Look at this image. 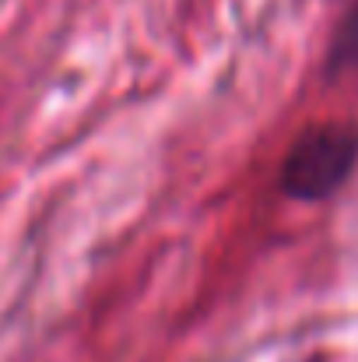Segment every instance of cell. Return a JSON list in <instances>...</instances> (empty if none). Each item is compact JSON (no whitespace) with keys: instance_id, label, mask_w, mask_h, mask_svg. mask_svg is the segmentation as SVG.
Instances as JSON below:
<instances>
[{"instance_id":"obj_2","label":"cell","mask_w":358,"mask_h":362,"mask_svg":"<svg viewBox=\"0 0 358 362\" xmlns=\"http://www.w3.org/2000/svg\"><path fill=\"white\" fill-rule=\"evenodd\" d=\"M330 71H352L358 67V0L352 4V11L345 14V21L338 25V35H334V46H330V57H327Z\"/></svg>"},{"instance_id":"obj_1","label":"cell","mask_w":358,"mask_h":362,"mask_svg":"<svg viewBox=\"0 0 358 362\" xmlns=\"http://www.w3.org/2000/svg\"><path fill=\"white\" fill-rule=\"evenodd\" d=\"M358 165L355 123H316L292 144L281 165V187L295 201H323L348 183Z\"/></svg>"}]
</instances>
